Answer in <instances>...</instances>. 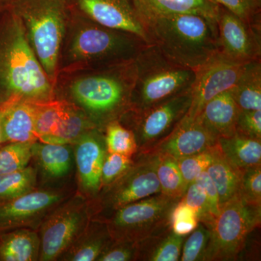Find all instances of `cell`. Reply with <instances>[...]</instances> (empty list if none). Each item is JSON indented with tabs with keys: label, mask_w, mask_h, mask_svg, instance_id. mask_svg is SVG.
I'll return each mask as SVG.
<instances>
[{
	"label": "cell",
	"mask_w": 261,
	"mask_h": 261,
	"mask_svg": "<svg viewBox=\"0 0 261 261\" xmlns=\"http://www.w3.org/2000/svg\"><path fill=\"white\" fill-rule=\"evenodd\" d=\"M187 236L176 234L171 226L137 243V261H178Z\"/></svg>",
	"instance_id": "23"
},
{
	"label": "cell",
	"mask_w": 261,
	"mask_h": 261,
	"mask_svg": "<svg viewBox=\"0 0 261 261\" xmlns=\"http://www.w3.org/2000/svg\"><path fill=\"white\" fill-rule=\"evenodd\" d=\"M112 240L106 221L91 218L83 231L58 260L96 261Z\"/></svg>",
	"instance_id": "20"
},
{
	"label": "cell",
	"mask_w": 261,
	"mask_h": 261,
	"mask_svg": "<svg viewBox=\"0 0 261 261\" xmlns=\"http://www.w3.org/2000/svg\"><path fill=\"white\" fill-rule=\"evenodd\" d=\"M65 106L63 99L34 103L36 133L41 142H44L54 135L58 128Z\"/></svg>",
	"instance_id": "31"
},
{
	"label": "cell",
	"mask_w": 261,
	"mask_h": 261,
	"mask_svg": "<svg viewBox=\"0 0 261 261\" xmlns=\"http://www.w3.org/2000/svg\"><path fill=\"white\" fill-rule=\"evenodd\" d=\"M146 45L135 34L105 27L70 8L58 77L132 61Z\"/></svg>",
	"instance_id": "3"
},
{
	"label": "cell",
	"mask_w": 261,
	"mask_h": 261,
	"mask_svg": "<svg viewBox=\"0 0 261 261\" xmlns=\"http://www.w3.org/2000/svg\"><path fill=\"white\" fill-rule=\"evenodd\" d=\"M136 80L130 109H145L190 90L195 71L168 61L155 44H147L135 58Z\"/></svg>",
	"instance_id": "6"
},
{
	"label": "cell",
	"mask_w": 261,
	"mask_h": 261,
	"mask_svg": "<svg viewBox=\"0 0 261 261\" xmlns=\"http://www.w3.org/2000/svg\"><path fill=\"white\" fill-rule=\"evenodd\" d=\"M179 200L161 192L120 207L104 220L113 240L137 243L171 226L170 215Z\"/></svg>",
	"instance_id": "9"
},
{
	"label": "cell",
	"mask_w": 261,
	"mask_h": 261,
	"mask_svg": "<svg viewBox=\"0 0 261 261\" xmlns=\"http://www.w3.org/2000/svg\"><path fill=\"white\" fill-rule=\"evenodd\" d=\"M216 143L217 140L197 120L184 118L167 137L149 151L169 154L177 160L208 150Z\"/></svg>",
	"instance_id": "17"
},
{
	"label": "cell",
	"mask_w": 261,
	"mask_h": 261,
	"mask_svg": "<svg viewBox=\"0 0 261 261\" xmlns=\"http://www.w3.org/2000/svg\"><path fill=\"white\" fill-rule=\"evenodd\" d=\"M80 193L92 200L100 191L101 171L107 152L104 132L97 128L86 132L72 145Z\"/></svg>",
	"instance_id": "16"
},
{
	"label": "cell",
	"mask_w": 261,
	"mask_h": 261,
	"mask_svg": "<svg viewBox=\"0 0 261 261\" xmlns=\"http://www.w3.org/2000/svg\"><path fill=\"white\" fill-rule=\"evenodd\" d=\"M107 152L133 158L138 151L133 132L119 121L111 122L104 130Z\"/></svg>",
	"instance_id": "32"
},
{
	"label": "cell",
	"mask_w": 261,
	"mask_h": 261,
	"mask_svg": "<svg viewBox=\"0 0 261 261\" xmlns=\"http://www.w3.org/2000/svg\"><path fill=\"white\" fill-rule=\"evenodd\" d=\"M70 196L65 189H35L0 204V233L18 228L37 231L46 216Z\"/></svg>",
	"instance_id": "12"
},
{
	"label": "cell",
	"mask_w": 261,
	"mask_h": 261,
	"mask_svg": "<svg viewBox=\"0 0 261 261\" xmlns=\"http://www.w3.org/2000/svg\"><path fill=\"white\" fill-rule=\"evenodd\" d=\"M245 64L230 61L219 53L209 63L197 70L192 88L191 106L185 118L195 120L206 103L232 88Z\"/></svg>",
	"instance_id": "15"
},
{
	"label": "cell",
	"mask_w": 261,
	"mask_h": 261,
	"mask_svg": "<svg viewBox=\"0 0 261 261\" xmlns=\"http://www.w3.org/2000/svg\"><path fill=\"white\" fill-rule=\"evenodd\" d=\"M217 145L226 159L240 173L261 166V140L235 134L217 140Z\"/></svg>",
	"instance_id": "26"
},
{
	"label": "cell",
	"mask_w": 261,
	"mask_h": 261,
	"mask_svg": "<svg viewBox=\"0 0 261 261\" xmlns=\"http://www.w3.org/2000/svg\"><path fill=\"white\" fill-rule=\"evenodd\" d=\"M89 200L79 192L57 206L42 221L39 260H58L91 219Z\"/></svg>",
	"instance_id": "10"
},
{
	"label": "cell",
	"mask_w": 261,
	"mask_h": 261,
	"mask_svg": "<svg viewBox=\"0 0 261 261\" xmlns=\"http://www.w3.org/2000/svg\"><path fill=\"white\" fill-rule=\"evenodd\" d=\"M240 111L229 89L206 103L195 120L218 140L236 134L237 121Z\"/></svg>",
	"instance_id": "18"
},
{
	"label": "cell",
	"mask_w": 261,
	"mask_h": 261,
	"mask_svg": "<svg viewBox=\"0 0 261 261\" xmlns=\"http://www.w3.org/2000/svg\"><path fill=\"white\" fill-rule=\"evenodd\" d=\"M236 134L249 138L261 140V110H240L237 121Z\"/></svg>",
	"instance_id": "42"
},
{
	"label": "cell",
	"mask_w": 261,
	"mask_h": 261,
	"mask_svg": "<svg viewBox=\"0 0 261 261\" xmlns=\"http://www.w3.org/2000/svg\"><path fill=\"white\" fill-rule=\"evenodd\" d=\"M70 8L109 28L135 34L147 44L152 39L132 0H68Z\"/></svg>",
	"instance_id": "14"
},
{
	"label": "cell",
	"mask_w": 261,
	"mask_h": 261,
	"mask_svg": "<svg viewBox=\"0 0 261 261\" xmlns=\"http://www.w3.org/2000/svg\"><path fill=\"white\" fill-rule=\"evenodd\" d=\"M2 127L3 143L37 142L34 103L17 102L3 108Z\"/></svg>",
	"instance_id": "22"
},
{
	"label": "cell",
	"mask_w": 261,
	"mask_h": 261,
	"mask_svg": "<svg viewBox=\"0 0 261 261\" xmlns=\"http://www.w3.org/2000/svg\"><path fill=\"white\" fill-rule=\"evenodd\" d=\"M10 0H0V14L9 10Z\"/></svg>",
	"instance_id": "44"
},
{
	"label": "cell",
	"mask_w": 261,
	"mask_h": 261,
	"mask_svg": "<svg viewBox=\"0 0 261 261\" xmlns=\"http://www.w3.org/2000/svg\"><path fill=\"white\" fill-rule=\"evenodd\" d=\"M238 197L247 203L261 205V166L242 173Z\"/></svg>",
	"instance_id": "39"
},
{
	"label": "cell",
	"mask_w": 261,
	"mask_h": 261,
	"mask_svg": "<svg viewBox=\"0 0 261 261\" xmlns=\"http://www.w3.org/2000/svg\"><path fill=\"white\" fill-rule=\"evenodd\" d=\"M194 181H195L205 192L209 204H210L211 211L216 219L220 213V205L219 194H218L217 189L215 186L214 181H212L206 171L201 173Z\"/></svg>",
	"instance_id": "43"
},
{
	"label": "cell",
	"mask_w": 261,
	"mask_h": 261,
	"mask_svg": "<svg viewBox=\"0 0 261 261\" xmlns=\"http://www.w3.org/2000/svg\"><path fill=\"white\" fill-rule=\"evenodd\" d=\"M137 255V243L113 240L96 261H135Z\"/></svg>",
	"instance_id": "41"
},
{
	"label": "cell",
	"mask_w": 261,
	"mask_h": 261,
	"mask_svg": "<svg viewBox=\"0 0 261 261\" xmlns=\"http://www.w3.org/2000/svg\"><path fill=\"white\" fill-rule=\"evenodd\" d=\"M134 162V157L106 152L101 171L100 190L109 186L128 171Z\"/></svg>",
	"instance_id": "37"
},
{
	"label": "cell",
	"mask_w": 261,
	"mask_h": 261,
	"mask_svg": "<svg viewBox=\"0 0 261 261\" xmlns=\"http://www.w3.org/2000/svg\"><path fill=\"white\" fill-rule=\"evenodd\" d=\"M192 89L145 109H130L120 122L135 135L138 151L148 152L167 137L191 106Z\"/></svg>",
	"instance_id": "11"
},
{
	"label": "cell",
	"mask_w": 261,
	"mask_h": 261,
	"mask_svg": "<svg viewBox=\"0 0 261 261\" xmlns=\"http://www.w3.org/2000/svg\"><path fill=\"white\" fill-rule=\"evenodd\" d=\"M145 24L154 19L195 13L216 21L219 5L212 0H132Z\"/></svg>",
	"instance_id": "19"
},
{
	"label": "cell",
	"mask_w": 261,
	"mask_h": 261,
	"mask_svg": "<svg viewBox=\"0 0 261 261\" xmlns=\"http://www.w3.org/2000/svg\"><path fill=\"white\" fill-rule=\"evenodd\" d=\"M233 100L243 111L261 110V61L249 62L231 89Z\"/></svg>",
	"instance_id": "27"
},
{
	"label": "cell",
	"mask_w": 261,
	"mask_h": 261,
	"mask_svg": "<svg viewBox=\"0 0 261 261\" xmlns=\"http://www.w3.org/2000/svg\"><path fill=\"white\" fill-rule=\"evenodd\" d=\"M0 145V175L20 171L32 160L33 143L5 142Z\"/></svg>",
	"instance_id": "33"
},
{
	"label": "cell",
	"mask_w": 261,
	"mask_h": 261,
	"mask_svg": "<svg viewBox=\"0 0 261 261\" xmlns=\"http://www.w3.org/2000/svg\"><path fill=\"white\" fill-rule=\"evenodd\" d=\"M56 98V86L34 54L21 21L7 10L0 14V109Z\"/></svg>",
	"instance_id": "2"
},
{
	"label": "cell",
	"mask_w": 261,
	"mask_h": 261,
	"mask_svg": "<svg viewBox=\"0 0 261 261\" xmlns=\"http://www.w3.org/2000/svg\"><path fill=\"white\" fill-rule=\"evenodd\" d=\"M156 161L152 151L136 154L128 171L89 200L92 218L106 219L120 207L161 193Z\"/></svg>",
	"instance_id": "8"
},
{
	"label": "cell",
	"mask_w": 261,
	"mask_h": 261,
	"mask_svg": "<svg viewBox=\"0 0 261 261\" xmlns=\"http://www.w3.org/2000/svg\"><path fill=\"white\" fill-rule=\"evenodd\" d=\"M181 200L195 211L199 222L205 224L208 228L212 227L216 217L211 211L205 192L195 181L189 184Z\"/></svg>",
	"instance_id": "35"
},
{
	"label": "cell",
	"mask_w": 261,
	"mask_h": 261,
	"mask_svg": "<svg viewBox=\"0 0 261 261\" xmlns=\"http://www.w3.org/2000/svg\"><path fill=\"white\" fill-rule=\"evenodd\" d=\"M260 225L261 205L233 197L221 207L210 228L205 261L238 260L247 238Z\"/></svg>",
	"instance_id": "7"
},
{
	"label": "cell",
	"mask_w": 261,
	"mask_h": 261,
	"mask_svg": "<svg viewBox=\"0 0 261 261\" xmlns=\"http://www.w3.org/2000/svg\"><path fill=\"white\" fill-rule=\"evenodd\" d=\"M216 25L221 56L239 63L260 60L261 29L252 27L221 6Z\"/></svg>",
	"instance_id": "13"
},
{
	"label": "cell",
	"mask_w": 261,
	"mask_h": 261,
	"mask_svg": "<svg viewBox=\"0 0 261 261\" xmlns=\"http://www.w3.org/2000/svg\"><path fill=\"white\" fill-rule=\"evenodd\" d=\"M32 160L46 181H58L71 172L73 162L71 145L45 143L38 140L32 144Z\"/></svg>",
	"instance_id": "21"
},
{
	"label": "cell",
	"mask_w": 261,
	"mask_h": 261,
	"mask_svg": "<svg viewBox=\"0 0 261 261\" xmlns=\"http://www.w3.org/2000/svg\"><path fill=\"white\" fill-rule=\"evenodd\" d=\"M40 254L37 230L18 228L0 233V260L36 261Z\"/></svg>",
	"instance_id": "24"
},
{
	"label": "cell",
	"mask_w": 261,
	"mask_h": 261,
	"mask_svg": "<svg viewBox=\"0 0 261 261\" xmlns=\"http://www.w3.org/2000/svg\"><path fill=\"white\" fill-rule=\"evenodd\" d=\"M136 74L135 59L61 75L67 80L57 82L56 98L80 108L96 128L104 132L110 123L120 121L130 109Z\"/></svg>",
	"instance_id": "1"
},
{
	"label": "cell",
	"mask_w": 261,
	"mask_h": 261,
	"mask_svg": "<svg viewBox=\"0 0 261 261\" xmlns=\"http://www.w3.org/2000/svg\"><path fill=\"white\" fill-rule=\"evenodd\" d=\"M37 178V169L31 166L15 172L0 175V204L35 190Z\"/></svg>",
	"instance_id": "30"
},
{
	"label": "cell",
	"mask_w": 261,
	"mask_h": 261,
	"mask_svg": "<svg viewBox=\"0 0 261 261\" xmlns=\"http://www.w3.org/2000/svg\"><path fill=\"white\" fill-rule=\"evenodd\" d=\"M65 102L64 111L58 128L54 135L44 142L45 143L72 145L86 132L96 128L82 110Z\"/></svg>",
	"instance_id": "28"
},
{
	"label": "cell",
	"mask_w": 261,
	"mask_h": 261,
	"mask_svg": "<svg viewBox=\"0 0 261 261\" xmlns=\"http://www.w3.org/2000/svg\"><path fill=\"white\" fill-rule=\"evenodd\" d=\"M211 154L212 161L205 171L217 189L221 209L238 196L242 173L225 158L217 143L211 148Z\"/></svg>",
	"instance_id": "25"
},
{
	"label": "cell",
	"mask_w": 261,
	"mask_h": 261,
	"mask_svg": "<svg viewBox=\"0 0 261 261\" xmlns=\"http://www.w3.org/2000/svg\"><path fill=\"white\" fill-rule=\"evenodd\" d=\"M211 161V148L200 153L177 159L178 167L187 186L189 184L195 181L201 173L207 169Z\"/></svg>",
	"instance_id": "40"
},
{
	"label": "cell",
	"mask_w": 261,
	"mask_h": 261,
	"mask_svg": "<svg viewBox=\"0 0 261 261\" xmlns=\"http://www.w3.org/2000/svg\"><path fill=\"white\" fill-rule=\"evenodd\" d=\"M210 238V228L199 222L197 227L185 239L179 260L205 261Z\"/></svg>",
	"instance_id": "34"
},
{
	"label": "cell",
	"mask_w": 261,
	"mask_h": 261,
	"mask_svg": "<svg viewBox=\"0 0 261 261\" xmlns=\"http://www.w3.org/2000/svg\"><path fill=\"white\" fill-rule=\"evenodd\" d=\"M152 43L171 63L197 71L219 53L216 21L186 13L146 23Z\"/></svg>",
	"instance_id": "4"
},
{
	"label": "cell",
	"mask_w": 261,
	"mask_h": 261,
	"mask_svg": "<svg viewBox=\"0 0 261 261\" xmlns=\"http://www.w3.org/2000/svg\"><path fill=\"white\" fill-rule=\"evenodd\" d=\"M29 44L51 83L59 75L60 54L70 15L68 0H10Z\"/></svg>",
	"instance_id": "5"
},
{
	"label": "cell",
	"mask_w": 261,
	"mask_h": 261,
	"mask_svg": "<svg viewBox=\"0 0 261 261\" xmlns=\"http://www.w3.org/2000/svg\"><path fill=\"white\" fill-rule=\"evenodd\" d=\"M155 153L157 154L156 173L161 186V193L172 198L181 200L186 191L187 185L178 167L177 160L169 154Z\"/></svg>",
	"instance_id": "29"
},
{
	"label": "cell",
	"mask_w": 261,
	"mask_h": 261,
	"mask_svg": "<svg viewBox=\"0 0 261 261\" xmlns=\"http://www.w3.org/2000/svg\"><path fill=\"white\" fill-rule=\"evenodd\" d=\"M198 224L195 211L183 201H178L170 215V225L173 232L178 236H187Z\"/></svg>",
	"instance_id": "38"
},
{
	"label": "cell",
	"mask_w": 261,
	"mask_h": 261,
	"mask_svg": "<svg viewBox=\"0 0 261 261\" xmlns=\"http://www.w3.org/2000/svg\"><path fill=\"white\" fill-rule=\"evenodd\" d=\"M255 28L261 29V0H212Z\"/></svg>",
	"instance_id": "36"
},
{
	"label": "cell",
	"mask_w": 261,
	"mask_h": 261,
	"mask_svg": "<svg viewBox=\"0 0 261 261\" xmlns=\"http://www.w3.org/2000/svg\"><path fill=\"white\" fill-rule=\"evenodd\" d=\"M2 118H3V109H0V145L3 144V127H2Z\"/></svg>",
	"instance_id": "45"
}]
</instances>
